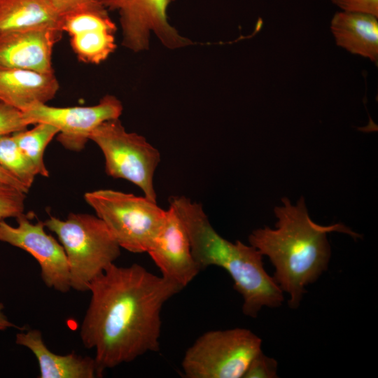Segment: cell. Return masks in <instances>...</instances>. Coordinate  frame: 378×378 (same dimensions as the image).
Segmentation results:
<instances>
[{
  "label": "cell",
  "mask_w": 378,
  "mask_h": 378,
  "mask_svg": "<svg viewBox=\"0 0 378 378\" xmlns=\"http://www.w3.org/2000/svg\"><path fill=\"white\" fill-rule=\"evenodd\" d=\"M182 289L136 263H113L92 281L80 337L86 349L95 351L99 377L107 369L159 350L162 308Z\"/></svg>",
  "instance_id": "obj_1"
},
{
  "label": "cell",
  "mask_w": 378,
  "mask_h": 378,
  "mask_svg": "<svg viewBox=\"0 0 378 378\" xmlns=\"http://www.w3.org/2000/svg\"><path fill=\"white\" fill-rule=\"evenodd\" d=\"M281 200L283 205L274 209L276 228L256 229L249 235L248 241L269 258L275 268L273 279L288 295L289 307L297 309L306 293L305 287L328 269L331 255L328 233L342 232L354 239L360 235L342 223L323 226L314 223L303 197L295 205L287 197Z\"/></svg>",
  "instance_id": "obj_2"
},
{
  "label": "cell",
  "mask_w": 378,
  "mask_h": 378,
  "mask_svg": "<svg viewBox=\"0 0 378 378\" xmlns=\"http://www.w3.org/2000/svg\"><path fill=\"white\" fill-rule=\"evenodd\" d=\"M169 202L188 232L192 253L200 269L214 265L225 270L242 296L244 315L255 318L263 307L276 308L284 301L283 291L263 265L255 247L222 237L212 227L201 204L184 196Z\"/></svg>",
  "instance_id": "obj_3"
},
{
  "label": "cell",
  "mask_w": 378,
  "mask_h": 378,
  "mask_svg": "<svg viewBox=\"0 0 378 378\" xmlns=\"http://www.w3.org/2000/svg\"><path fill=\"white\" fill-rule=\"evenodd\" d=\"M44 225L63 246L71 289L88 291L92 281L120 255V246L97 216L70 213L64 220L51 216Z\"/></svg>",
  "instance_id": "obj_4"
},
{
  "label": "cell",
  "mask_w": 378,
  "mask_h": 378,
  "mask_svg": "<svg viewBox=\"0 0 378 378\" xmlns=\"http://www.w3.org/2000/svg\"><path fill=\"white\" fill-rule=\"evenodd\" d=\"M85 200L120 247L132 253H147L166 218L167 211L145 196L102 189L86 192Z\"/></svg>",
  "instance_id": "obj_5"
},
{
  "label": "cell",
  "mask_w": 378,
  "mask_h": 378,
  "mask_svg": "<svg viewBox=\"0 0 378 378\" xmlns=\"http://www.w3.org/2000/svg\"><path fill=\"white\" fill-rule=\"evenodd\" d=\"M261 339L250 330H209L186 350L181 368L187 378H243L261 350Z\"/></svg>",
  "instance_id": "obj_6"
},
{
  "label": "cell",
  "mask_w": 378,
  "mask_h": 378,
  "mask_svg": "<svg viewBox=\"0 0 378 378\" xmlns=\"http://www.w3.org/2000/svg\"><path fill=\"white\" fill-rule=\"evenodd\" d=\"M90 140L102 151L108 176L132 182L143 191L146 197L157 202L153 177L160 162V154L145 137L127 132L119 118H116L97 126L92 132Z\"/></svg>",
  "instance_id": "obj_7"
},
{
  "label": "cell",
  "mask_w": 378,
  "mask_h": 378,
  "mask_svg": "<svg viewBox=\"0 0 378 378\" xmlns=\"http://www.w3.org/2000/svg\"><path fill=\"white\" fill-rule=\"evenodd\" d=\"M108 10H116L122 34V45L134 52L148 48L154 34L167 48H178L190 41L169 22L167 8L172 0H99Z\"/></svg>",
  "instance_id": "obj_8"
},
{
  "label": "cell",
  "mask_w": 378,
  "mask_h": 378,
  "mask_svg": "<svg viewBox=\"0 0 378 378\" xmlns=\"http://www.w3.org/2000/svg\"><path fill=\"white\" fill-rule=\"evenodd\" d=\"M122 112L120 101L110 94L90 106L55 107L36 103L23 111L29 125L46 122L56 127L59 130L57 141L66 149L74 151L84 148L97 126L104 121L119 118Z\"/></svg>",
  "instance_id": "obj_9"
},
{
  "label": "cell",
  "mask_w": 378,
  "mask_h": 378,
  "mask_svg": "<svg viewBox=\"0 0 378 378\" xmlns=\"http://www.w3.org/2000/svg\"><path fill=\"white\" fill-rule=\"evenodd\" d=\"M18 226L0 222V241L29 253L38 262L45 285L60 293L70 290L69 270L63 246L45 230L44 222L31 221L30 214L16 218Z\"/></svg>",
  "instance_id": "obj_10"
},
{
  "label": "cell",
  "mask_w": 378,
  "mask_h": 378,
  "mask_svg": "<svg viewBox=\"0 0 378 378\" xmlns=\"http://www.w3.org/2000/svg\"><path fill=\"white\" fill-rule=\"evenodd\" d=\"M61 29L70 37L78 60L98 64L116 48V26L99 0L85 1L61 15Z\"/></svg>",
  "instance_id": "obj_11"
},
{
  "label": "cell",
  "mask_w": 378,
  "mask_h": 378,
  "mask_svg": "<svg viewBox=\"0 0 378 378\" xmlns=\"http://www.w3.org/2000/svg\"><path fill=\"white\" fill-rule=\"evenodd\" d=\"M147 253L162 276L183 288L201 270L192 253L186 227L172 206L167 211L164 224Z\"/></svg>",
  "instance_id": "obj_12"
},
{
  "label": "cell",
  "mask_w": 378,
  "mask_h": 378,
  "mask_svg": "<svg viewBox=\"0 0 378 378\" xmlns=\"http://www.w3.org/2000/svg\"><path fill=\"white\" fill-rule=\"evenodd\" d=\"M62 32L56 28H39L0 39V67L54 73L53 48Z\"/></svg>",
  "instance_id": "obj_13"
},
{
  "label": "cell",
  "mask_w": 378,
  "mask_h": 378,
  "mask_svg": "<svg viewBox=\"0 0 378 378\" xmlns=\"http://www.w3.org/2000/svg\"><path fill=\"white\" fill-rule=\"evenodd\" d=\"M15 343L29 349L39 366L40 378H94L99 377L94 358L83 356L74 352L59 355L46 345L39 330L19 332Z\"/></svg>",
  "instance_id": "obj_14"
},
{
  "label": "cell",
  "mask_w": 378,
  "mask_h": 378,
  "mask_svg": "<svg viewBox=\"0 0 378 378\" xmlns=\"http://www.w3.org/2000/svg\"><path fill=\"white\" fill-rule=\"evenodd\" d=\"M59 88L55 73L0 67V102L22 111L36 103L46 104Z\"/></svg>",
  "instance_id": "obj_15"
},
{
  "label": "cell",
  "mask_w": 378,
  "mask_h": 378,
  "mask_svg": "<svg viewBox=\"0 0 378 378\" xmlns=\"http://www.w3.org/2000/svg\"><path fill=\"white\" fill-rule=\"evenodd\" d=\"M337 46L378 62V20L369 14L337 12L330 22Z\"/></svg>",
  "instance_id": "obj_16"
},
{
  "label": "cell",
  "mask_w": 378,
  "mask_h": 378,
  "mask_svg": "<svg viewBox=\"0 0 378 378\" xmlns=\"http://www.w3.org/2000/svg\"><path fill=\"white\" fill-rule=\"evenodd\" d=\"M61 29V15L48 0H0V39L34 29Z\"/></svg>",
  "instance_id": "obj_17"
},
{
  "label": "cell",
  "mask_w": 378,
  "mask_h": 378,
  "mask_svg": "<svg viewBox=\"0 0 378 378\" xmlns=\"http://www.w3.org/2000/svg\"><path fill=\"white\" fill-rule=\"evenodd\" d=\"M58 132L54 125L39 122L29 130L26 129L12 134L19 148L34 164L38 174L45 177L49 176V172L43 162L44 151Z\"/></svg>",
  "instance_id": "obj_18"
},
{
  "label": "cell",
  "mask_w": 378,
  "mask_h": 378,
  "mask_svg": "<svg viewBox=\"0 0 378 378\" xmlns=\"http://www.w3.org/2000/svg\"><path fill=\"white\" fill-rule=\"evenodd\" d=\"M0 165L29 189L38 174L32 162L19 148L13 136H0Z\"/></svg>",
  "instance_id": "obj_19"
},
{
  "label": "cell",
  "mask_w": 378,
  "mask_h": 378,
  "mask_svg": "<svg viewBox=\"0 0 378 378\" xmlns=\"http://www.w3.org/2000/svg\"><path fill=\"white\" fill-rule=\"evenodd\" d=\"M25 192L0 181V222L24 214Z\"/></svg>",
  "instance_id": "obj_20"
},
{
  "label": "cell",
  "mask_w": 378,
  "mask_h": 378,
  "mask_svg": "<svg viewBox=\"0 0 378 378\" xmlns=\"http://www.w3.org/2000/svg\"><path fill=\"white\" fill-rule=\"evenodd\" d=\"M29 125L23 111L0 102V136L24 130Z\"/></svg>",
  "instance_id": "obj_21"
},
{
  "label": "cell",
  "mask_w": 378,
  "mask_h": 378,
  "mask_svg": "<svg viewBox=\"0 0 378 378\" xmlns=\"http://www.w3.org/2000/svg\"><path fill=\"white\" fill-rule=\"evenodd\" d=\"M277 362L261 351L251 360L243 378L277 377Z\"/></svg>",
  "instance_id": "obj_22"
},
{
  "label": "cell",
  "mask_w": 378,
  "mask_h": 378,
  "mask_svg": "<svg viewBox=\"0 0 378 378\" xmlns=\"http://www.w3.org/2000/svg\"><path fill=\"white\" fill-rule=\"evenodd\" d=\"M344 12L360 13L378 17V0H330Z\"/></svg>",
  "instance_id": "obj_23"
},
{
  "label": "cell",
  "mask_w": 378,
  "mask_h": 378,
  "mask_svg": "<svg viewBox=\"0 0 378 378\" xmlns=\"http://www.w3.org/2000/svg\"><path fill=\"white\" fill-rule=\"evenodd\" d=\"M0 181L10 185L21 191L27 193L29 190L18 179L0 165Z\"/></svg>",
  "instance_id": "obj_24"
},
{
  "label": "cell",
  "mask_w": 378,
  "mask_h": 378,
  "mask_svg": "<svg viewBox=\"0 0 378 378\" xmlns=\"http://www.w3.org/2000/svg\"><path fill=\"white\" fill-rule=\"evenodd\" d=\"M60 15L88 0H48Z\"/></svg>",
  "instance_id": "obj_25"
},
{
  "label": "cell",
  "mask_w": 378,
  "mask_h": 378,
  "mask_svg": "<svg viewBox=\"0 0 378 378\" xmlns=\"http://www.w3.org/2000/svg\"><path fill=\"white\" fill-rule=\"evenodd\" d=\"M4 305L0 302V330H5L9 328L17 327L10 322L4 312Z\"/></svg>",
  "instance_id": "obj_26"
}]
</instances>
